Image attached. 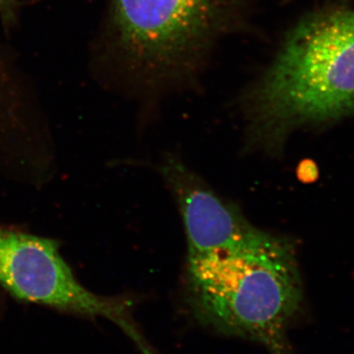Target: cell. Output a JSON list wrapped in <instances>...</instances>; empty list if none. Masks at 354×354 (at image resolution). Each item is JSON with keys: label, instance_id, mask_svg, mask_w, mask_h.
Returning <instances> with one entry per match:
<instances>
[{"label": "cell", "instance_id": "7", "mask_svg": "<svg viewBox=\"0 0 354 354\" xmlns=\"http://www.w3.org/2000/svg\"><path fill=\"white\" fill-rule=\"evenodd\" d=\"M6 297V292H3V290L0 288V307H1L2 301H3V298Z\"/></svg>", "mask_w": 354, "mask_h": 354}, {"label": "cell", "instance_id": "2", "mask_svg": "<svg viewBox=\"0 0 354 354\" xmlns=\"http://www.w3.org/2000/svg\"><path fill=\"white\" fill-rule=\"evenodd\" d=\"M354 111V12L309 16L290 32L250 94L251 143L276 153L304 123Z\"/></svg>", "mask_w": 354, "mask_h": 354}, {"label": "cell", "instance_id": "4", "mask_svg": "<svg viewBox=\"0 0 354 354\" xmlns=\"http://www.w3.org/2000/svg\"><path fill=\"white\" fill-rule=\"evenodd\" d=\"M57 239L27 228L0 223V288L20 300L118 325L142 354H157L133 317L134 300L127 295H97L81 283Z\"/></svg>", "mask_w": 354, "mask_h": 354}, {"label": "cell", "instance_id": "5", "mask_svg": "<svg viewBox=\"0 0 354 354\" xmlns=\"http://www.w3.org/2000/svg\"><path fill=\"white\" fill-rule=\"evenodd\" d=\"M160 174L171 190L183 216L188 255L232 245L257 228L234 205L218 196L179 158H165Z\"/></svg>", "mask_w": 354, "mask_h": 354}, {"label": "cell", "instance_id": "1", "mask_svg": "<svg viewBox=\"0 0 354 354\" xmlns=\"http://www.w3.org/2000/svg\"><path fill=\"white\" fill-rule=\"evenodd\" d=\"M185 279L198 322L260 342L272 354H290L286 329L302 302L290 242L257 227L232 245L188 255Z\"/></svg>", "mask_w": 354, "mask_h": 354}, {"label": "cell", "instance_id": "6", "mask_svg": "<svg viewBox=\"0 0 354 354\" xmlns=\"http://www.w3.org/2000/svg\"><path fill=\"white\" fill-rule=\"evenodd\" d=\"M30 3L26 0H0V24L6 36L19 27L23 9Z\"/></svg>", "mask_w": 354, "mask_h": 354}, {"label": "cell", "instance_id": "3", "mask_svg": "<svg viewBox=\"0 0 354 354\" xmlns=\"http://www.w3.org/2000/svg\"><path fill=\"white\" fill-rule=\"evenodd\" d=\"M227 0H109L88 50L102 85L165 75L188 64L213 37Z\"/></svg>", "mask_w": 354, "mask_h": 354}]
</instances>
